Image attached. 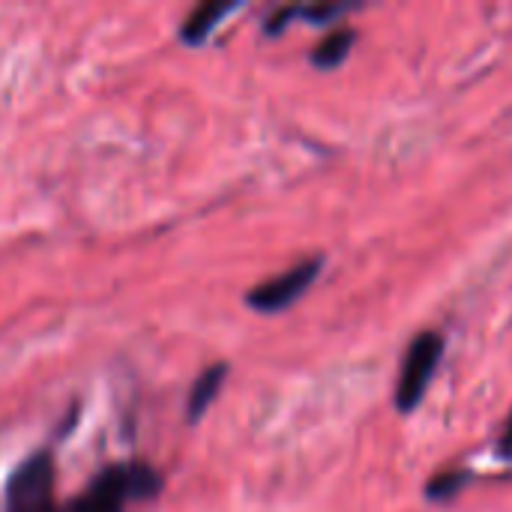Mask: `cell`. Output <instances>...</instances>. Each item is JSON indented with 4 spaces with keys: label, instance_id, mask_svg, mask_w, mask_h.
<instances>
[{
    "label": "cell",
    "instance_id": "obj_1",
    "mask_svg": "<svg viewBox=\"0 0 512 512\" xmlns=\"http://www.w3.org/2000/svg\"><path fill=\"white\" fill-rule=\"evenodd\" d=\"M165 489V480L147 462H120L93 477L87 492L54 512H126L132 501H153Z\"/></svg>",
    "mask_w": 512,
    "mask_h": 512
},
{
    "label": "cell",
    "instance_id": "obj_2",
    "mask_svg": "<svg viewBox=\"0 0 512 512\" xmlns=\"http://www.w3.org/2000/svg\"><path fill=\"white\" fill-rule=\"evenodd\" d=\"M57 468L48 450L33 453L21 462L6 483V512H54Z\"/></svg>",
    "mask_w": 512,
    "mask_h": 512
},
{
    "label": "cell",
    "instance_id": "obj_3",
    "mask_svg": "<svg viewBox=\"0 0 512 512\" xmlns=\"http://www.w3.org/2000/svg\"><path fill=\"white\" fill-rule=\"evenodd\" d=\"M441 357H444V339L438 333L426 330V333H420L411 342V348H408V354L402 360L399 381H396V396H393L396 399V408L402 414H411L423 402V396H426V390H429V384L435 378V369H438Z\"/></svg>",
    "mask_w": 512,
    "mask_h": 512
},
{
    "label": "cell",
    "instance_id": "obj_4",
    "mask_svg": "<svg viewBox=\"0 0 512 512\" xmlns=\"http://www.w3.org/2000/svg\"><path fill=\"white\" fill-rule=\"evenodd\" d=\"M321 267H324V258H306L300 264H294L291 270L255 285L249 294H246V303L261 312V315H276V312H285L288 306H294L309 288L312 282L321 276Z\"/></svg>",
    "mask_w": 512,
    "mask_h": 512
},
{
    "label": "cell",
    "instance_id": "obj_5",
    "mask_svg": "<svg viewBox=\"0 0 512 512\" xmlns=\"http://www.w3.org/2000/svg\"><path fill=\"white\" fill-rule=\"evenodd\" d=\"M225 378H228V363H213L195 378V384L189 390V399H186V423H201L204 420V414L210 411V405L222 393Z\"/></svg>",
    "mask_w": 512,
    "mask_h": 512
},
{
    "label": "cell",
    "instance_id": "obj_6",
    "mask_svg": "<svg viewBox=\"0 0 512 512\" xmlns=\"http://www.w3.org/2000/svg\"><path fill=\"white\" fill-rule=\"evenodd\" d=\"M237 9V3H201L198 9H192V15L183 21V27H180V39L186 42V45H201V42H207L210 39V33L222 24V18L225 15H231Z\"/></svg>",
    "mask_w": 512,
    "mask_h": 512
},
{
    "label": "cell",
    "instance_id": "obj_7",
    "mask_svg": "<svg viewBox=\"0 0 512 512\" xmlns=\"http://www.w3.org/2000/svg\"><path fill=\"white\" fill-rule=\"evenodd\" d=\"M357 33L351 27H336L330 30L312 51V63L318 69H336L339 63H345V57L351 54V45H354Z\"/></svg>",
    "mask_w": 512,
    "mask_h": 512
},
{
    "label": "cell",
    "instance_id": "obj_8",
    "mask_svg": "<svg viewBox=\"0 0 512 512\" xmlns=\"http://www.w3.org/2000/svg\"><path fill=\"white\" fill-rule=\"evenodd\" d=\"M468 483H471V474H465V471H444V474H438V477L429 480L426 495H429L432 501H450V498H456Z\"/></svg>",
    "mask_w": 512,
    "mask_h": 512
},
{
    "label": "cell",
    "instance_id": "obj_9",
    "mask_svg": "<svg viewBox=\"0 0 512 512\" xmlns=\"http://www.w3.org/2000/svg\"><path fill=\"white\" fill-rule=\"evenodd\" d=\"M348 9H354V3H312V6H294V18H306L312 24H330L333 18L345 15Z\"/></svg>",
    "mask_w": 512,
    "mask_h": 512
},
{
    "label": "cell",
    "instance_id": "obj_10",
    "mask_svg": "<svg viewBox=\"0 0 512 512\" xmlns=\"http://www.w3.org/2000/svg\"><path fill=\"white\" fill-rule=\"evenodd\" d=\"M501 453H504V456H510V459H512V423L507 426L504 438H501Z\"/></svg>",
    "mask_w": 512,
    "mask_h": 512
}]
</instances>
